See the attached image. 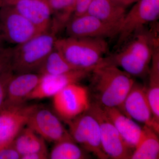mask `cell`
Masks as SVG:
<instances>
[{"label": "cell", "mask_w": 159, "mask_h": 159, "mask_svg": "<svg viewBox=\"0 0 159 159\" xmlns=\"http://www.w3.org/2000/svg\"><path fill=\"white\" fill-rule=\"evenodd\" d=\"M159 16V0H139L126 13L119 28L117 48L121 47Z\"/></svg>", "instance_id": "5b68a950"}, {"label": "cell", "mask_w": 159, "mask_h": 159, "mask_svg": "<svg viewBox=\"0 0 159 159\" xmlns=\"http://www.w3.org/2000/svg\"><path fill=\"white\" fill-rule=\"evenodd\" d=\"M38 106L25 103L3 107L0 111V149L12 143Z\"/></svg>", "instance_id": "30bf717a"}, {"label": "cell", "mask_w": 159, "mask_h": 159, "mask_svg": "<svg viewBox=\"0 0 159 159\" xmlns=\"http://www.w3.org/2000/svg\"><path fill=\"white\" fill-rule=\"evenodd\" d=\"M112 2L119 6L125 7L132 4V0H111Z\"/></svg>", "instance_id": "f546056e"}, {"label": "cell", "mask_w": 159, "mask_h": 159, "mask_svg": "<svg viewBox=\"0 0 159 159\" xmlns=\"http://www.w3.org/2000/svg\"><path fill=\"white\" fill-rule=\"evenodd\" d=\"M93 0H76V7L74 16H79L85 14Z\"/></svg>", "instance_id": "83f0119b"}, {"label": "cell", "mask_w": 159, "mask_h": 159, "mask_svg": "<svg viewBox=\"0 0 159 159\" xmlns=\"http://www.w3.org/2000/svg\"><path fill=\"white\" fill-rule=\"evenodd\" d=\"M93 70H74L58 75H41L39 83L26 100L53 97L67 86L78 83L89 76Z\"/></svg>", "instance_id": "4fadbf2b"}, {"label": "cell", "mask_w": 159, "mask_h": 159, "mask_svg": "<svg viewBox=\"0 0 159 159\" xmlns=\"http://www.w3.org/2000/svg\"><path fill=\"white\" fill-rule=\"evenodd\" d=\"M56 34L51 31L42 32L12 48L11 69L13 73H37L55 47L57 39Z\"/></svg>", "instance_id": "277c9868"}, {"label": "cell", "mask_w": 159, "mask_h": 159, "mask_svg": "<svg viewBox=\"0 0 159 159\" xmlns=\"http://www.w3.org/2000/svg\"><path fill=\"white\" fill-rule=\"evenodd\" d=\"M101 106L125 143L134 151L141 138L142 128L117 107Z\"/></svg>", "instance_id": "e0dca14e"}, {"label": "cell", "mask_w": 159, "mask_h": 159, "mask_svg": "<svg viewBox=\"0 0 159 159\" xmlns=\"http://www.w3.org/2000/svg\"><path fill=\"white\" fill-rule=\"evenodd\" d=\"M157 43L158 37L144 29L122 46L120 51L102 57L97 66L119 67L131 76L143 77L148 73L154 48Z\"/></svg>", "instance_id": "6da1fadb"}, {"label": "cell", "mask_w": 159, "mask_h": 159, "mask_svg": "<svg viewBox=\"0 0 159 159\" xmlns=\"http://www.w3.org/2000/svg\"><path fill=\"white\" fill-rule=\"evenodd\" d=\"M139 0H132V4L134 3H136Z\"/></svg>", "instance_id": "d6a6232c"}, {"label": "cell", "mask_w": 159, "mask_h": 159, "mask_svg": "<svg viewBox=\"0 0 159 159\" xmlns=\"http://www.w3.org/2000/svg\"><path fill=\"white\" fill-rule=\"evenodd\" d=\"M49 158L48 150L40 151L27 154L21 157V159H46Z\"/></svg>", "instance_id": "f1b7e54d"}, {"label": "cell", "mask_w": 159, "mask_h": 159, "mask_svg": "<svg viewBox=\"0 0 159 159\" xmlns=\"http://www.w3.org/2000/svg\"><path fill=\"white\" fill-rule=\"evenodd\" d=\"M87 111L95 117L99 123L102 148L108 158H130L133 150L125 143L107 116L102 107L97 102H91Z\"/></svg>", "instance_id": "ba28073f"}, {"label": "cell", "mask_w": 159, "mask_h": 159, "mask_svg": "<svg viewBox=\"0 0 159 159\" xmlns=\"http://www.w3.org/2000/svg\"><path fill=\"white\" fill-rule=\"evenodd\" d=\"M4 38H3L2 33V29H1V25H0V49L4 48Z\"/></svg>", "instance_id": "4dcf8cb0"}, {"label": "cell", "mask_w": 159, "mask_h": 159, "mask_svg": "<svg viewBox=\"0 0 159 159\" xmlns=\"http://www.w3.org/2000/svg\"><path fill=\"white\" fill-rule=\"evenodd\" d=\"M86 13L104 22L120 26L126 14L125 7L111 0H93Z\"/></svg>", "instance_id": "d6986e66"}, {"label": "cell", "mask_w": 159, "mask_h": 159, "mask_svg": "<svg viewBox=\"0 0 159 159\" xmlns=\"http://www.w3.org/2000/svg\"><path fill=\"white\" fill-rule=\"evenodd\" d=\"M159 44L154 48L151 66L148 71L149 84L146 94L152 114V129L159 133Z\"/></svg>", "instance_id": "ac0fdd59"}, {"label": "cell", "mask_w": 159, "mask_h": 159, "mask_svg": "<svg viewBox=\"0 0 159 159\" xmlns=\"http://www.w3.org/2000/svg\"><path fill=\"white\" fill-rule=\"evenodd\" d=\"M88 157L85 151L72 140L57 142L49 154V158L51 159H83Z\"/></svg>", "instance_id": "cb8c5ba5"}, {"label": "cell", "mask_w": 159, "mask_h": 159, "mask_svg": "<svg viewBox=\"0 0 159 159\" xmlns=\"http://www.w3.org/2000/svg\"><path fill=\"white\" fill-rule=\"evenodd\" d=\"M12 144L21 157L36 152L48 150L44 139L27 125L20 131Z\"/></svg>", "instance_id": "7402d4cb"}, {"label": "cell", "mask_w": 159, "mask_h": 159, "mask_svg": "<svg viewBox=\"0 0 159 159\" xmlns=\"http://www.w3.org/2000/svg\"><path fill=\"white\" fill-rule=\"evenodd\" d=\"M12 48L0 49V75L11 69Z\"/></svg>", "instance_id": "484cf974"}, {"label": "cell", "mask_w": 159, "mask_h": 159, "mask_svg": "<svg viewBox=\"0 0 159 159\" xmlns=\"http://www.w3.org/2000/svg\"><path fill=\"white\" fill-rule=\"evenodd\" d=\"M55 48L76 70H93L108 52V43L101 38L57 39Z\"/></svg>", "instance_id": "3957f363"}, {"label": "cell", "mask_w": 159, "mask_h": 159, "mask_svg": "<svg viewBox=\"0 0 159 159\" xmlns=\"http://www.w3.org/2000/svg\"><path fill=\"white\" fill-rule=\"evenodd\" d=\"M68 37L111 38L117 36L120 26L104 22L88 14L73 15L66 26Z\"/></svg>", "instance_id": "7c38bea8"}, {"label": "cell", "mask_w": 159, "mask_h": 159, "mask_svg": "<svg viewBox=\"0 0 159 159\" xmlns=\"http://www.w3.org/2000/svg\"><path fill=\"white\" fill-rule=\"evenodd\" d=\"M41 77L37 73L14 74L8 84L4 107L25 103L28 95L38 84Z\"/></svg>", "instance_id": "2e32d148"}, {"label": "cell", "mask_w": 159, "mask_h": 159, "mask_svg": "<svg viewBox=\"0 0 159 159\" xmlns=\"http://www.w3.org/2000/svg\"><path fill=\"white\" fill-rule=\"evenodd\" d=\"M66 123L72 139L85 151L99 159L109 158L102 148L99 123L87 111Z\"/></svg>", "instance_id": "8992f818"}, {"label": "cell", "mask_w": 159, "mask_h": 159, "mask_svg": "<svg viewBox=\"0 0 159 159\" xmlns=\"http://www.w3.org/2000/svg\"><path fill=\"white\" fill-rule=\"evenodd\" d=\"M21 155L12 143L0 149V159H20Z\"/></svg>", "instance_id": "4316f807"}, {"label": "cell", "mask_w": 159, "mask_h": 159, "mask_svg": "<svg viewBox=\"0 0 159 159\" xmlns=\"http://www.w3.org/2000/svg\"><path fill=\"white\" fill-rule=\"evenodd\" d=\"M13 74L12 70H10L0 75V111L5 105L8 84Z\"/></svg>", "instance_id": "d4e9b609"}, {"label": "cell", "mask_w": 159, "mask_h": 159, "mask_svg": "<svg viewBox=\"0 0 159 159\" xmlns=\"http://www.w3.org/2000/svg\"><path fill=\"white\" fill-rule=\"evenodd\" d=\"M90 75L89 92L94 102L104 107L119 108L135 83L131 75L113 66H96Z\"/></svg>", "instance_id": "7a4b0ae2"}, {"label": "cell", "mask_w": 159, "mask_h": 159, "mask_svg": "<svg viewBox=\"0 0 159 159\" xmlns=\"http://www.w3.org/2000/svg\"><path fill=\"white\" fill-rule=\"evenodd\" d=\"M159 157V140L157 134L147 125L142 128L141 138L130 159H157Z\"/></svg>", "instance_id": "ffe728a7"}, {"label": "cell", "mask_w": 159, "mask_h": 159, "mask_svg": "<svg viewBox=\"0 0 159 159\" xmlns=\"http://www.w3.org/2000/svg\"><path fill=\"white\" fill-rule=\"evenodd\" d=\"M0 25L4 40L15 46L42 33L13 6L6 3L0 9Z\"/></svg>", "instance_id": "9c48e42d"}, {"label": "cell", "mask_w": 159, "mask_h": 159, "mask_svg": "<svg viewBox=\"0 0 159 159\" xmlns=\"http://www.w3.org/2000/svg\"><path fill=\"white\" fill-rule=\"evenodd\" d=\"M51 12V31L57 34L65 28L74 15L76 0H47Z\"/></svg>", "instance_id": "44dd1931"}, {"label": "cell", "mask_w": 159, "mask_h": 159, "mask_svg": "<svg viewBox=\"0 0 159 159\" xmlns=\"http://www.w3.org/2000/svg\"><path fill=\"white\" fill-rule=\"evenodd\" d=\"M27 126L49 142L73 140L61 122L59 117L48 109L37 107L31 114Z\"/></svg>", "instance_id": "8fae6325"}, {"label": "cell", "mask_w": 159, "mask_h": 159, "mask_svg": "<svg viewBox=\"0 0 159 159\" xmlns=\"http://www.w3.org/2000/svg\"><path fill=\"white\" fill-rule=\"evenodd\" d=\"M12 0H5V3H7L9 2H11Z\"/></svg>", "instance_id": "1f68e13d"}, {"label": "cell", "mask_w": 159, "mask_h": 159, "mask_svg": "<svg viewBox=\"0 0 159 159\" xmlns=\"http://www.w3.org/2000/svg\"><path fill=\"white\" fill-rule=\"evenodd\" d=\"M118 109L126 116L152 129V114L144 86L135 82Z\"/></svg>", "instance_id": "5bb4252c"}, {"label": "cell", "mask_w": 159, "mask_h": 159, "mask_svg": "<svg viewBox=\"0 0 159 159\" xmlns=\"http://www.w3.org/2000/svg\"><path fill=\"white\" fill-rule=\"evenodd\" d=\"M6 4L13 6L41 32L51 31L52 15L47 0H12Z\"/></svg>", "instance_id": "9a60e30c"}, {"label": "cell", "mask_w": 159, "mask_h": 159, "mask_svg": "<svg viewBox=\"0 0 159 159\" xmlns=\"http://www.w3.org/2000/svg\"><path fill=\"white\" fill-rule=\"evenodd\" d=\"M76 70L56 48L48 54L37 71L41 75H58Z\"/></svg>", "instance_id": "603a6c76"}, {"label": "cell", "mask_w": 159, "mask_h": 159, "mask_svg": "<svg viewBox=\"0 0 159 159\" xmlns=\"http://www.w3.org/2000/svg\"><path fill=\"white\" fill-rule=\"evenodd\" d=\"M90 103L88 89L78 83L69 84L53 97L54 112L66 123L87 111Z\"/></svg>", "instance_id": "52a82bcc"}]
</instances>
